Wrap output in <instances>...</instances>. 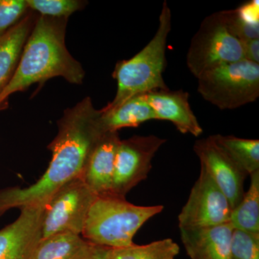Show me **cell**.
<instances>
[{
	"instance_id": "7a4b0ae2",
	"label": "cell",
	"mask_w": 259,
	"mask_h": 259,
	"mask_svg": "<svg viewBox=\"0 0 259 259\" xmlns=\"http://www.w3.org/2000/svg\"><path fill=\"white\" fill-rule=\"evenodd\" d=\"M66 20L40 15L35 20L16 71L0 94V110L10 95L33 83L57 76L74 84L83 82L85 73L82 66L66 47Z\"/></svg>"
},
{
	"instance_id": "ac0fdd59",
	"label": "cell",
	"mask_w": 259,
	"mask_h": 259,
	"mask_svg": "<svg viewBox=\"0 0 259 259\" xmlns=\"http://www.w3.org/2000/svg\"><path fill=\"white\" fill-rule=\"evenodd\" d=\"M213 140L247 175L259 171V141L213 135Z\"/></svg>"
},
{
	"instance_id": "d6986e66",
	"label": "cell",
	"mask_w": 259,
	"mask_h": 259,
	"mask_svg": "<svg viewBox=\"0 0 259 259\" xmlns=\"http://www.w3.org/2000/svg\"><path fill=\"white\" fill-rule=\"evenodd\" d=\"M227 27L241 41L259 39V3L253 0L236 9L221 11Z\"/></svg>"
},
{
	"instance_id": "9c48e42d",
	"label": "cell",
	"mask_w": 259,
	"mask_h": 259,
	"mask_svg": "<svg viewBox=\"0 0 259 259\" xmlns=\"http://www.w3.org/2000/svg\"><path fill=\"white\" fill-rule=\"evenodd\" d=\"M229 201L203 166L179 214L180 228H196L229 223Z\"/></svg>"
},
{
	"instance_id": "9a60e30c",
	"label": "cell",
	"mask_w": 259,
	"mask_h": 259,
	"mask_svg": "<svg viewBox=\"0 0 259 259\" xmlns=\"http://www.w3.org/2000/svg\"><path fill=\"white\" fill-rule=\"evenodd\" d=\"M35 23L32 15H27L0 37V94L16 71Z\"/></svg>"
},
{
	"instance_id": "4fadbf2b",
	"label": "cell",
	"mask_w": 259,
	"mask_h": 259,
	"mask_svg": "<svg viewBox=\"0 0 259 259\" xmlns=\"http://www.w3.org/2000/svg\"><path fill=\"white\" fill-rule=\"evenodd\" d=\"M181 240L191 259H231V243L235 228L231 223L180 228Z\"/></svg>"
},
{
	"instance_id": "7c38bea8",
	"label": "cell",
	"mask_w": 259,
	"mask_h": 259,
	"mask_svg": "<svg viewBox=\"0 0 259 259\" xmlns=\"http://www.w3.org/2000/svg\"><path fill=\"white\" fill-rule=\"evenodd\" d=\"M146 100L156 114L157 120L172 122L181 134L199 137L203 129L191 108L188 93L182 90H156L145 94Z\"/></svg>"
},
{
	"instance_id": "603a6c76",
	"label": "cell",
	"mask_w": 259,
	"mask_h": 259,
	"mask_svg": "<svg viewBox=\"0 0 259 259\" xmlns=\"http://www.w3.org/2000/svg\"><path fill=\"white\" fill-rule=\"evenodd\" d=\"M231 259H259V233L234 229L231 238Z\"/></svg>"
},
{
	"instance_id": "52a82bcc",
	"label": "cell",
	"mask_w": 259,
	"mask_h": 259,
	"mask_svg": "<svg viewBox=\"0 0 259 259\" xmlns=\"http://www.w3.org/2000/svg\"><path fill=\"white\" fill-rule=\"evenodd\" d=\"M96 197L82 177L61 187L46 204L41 239L58 233L81 236L89 211Z\"/></svg>"
},
{
	"instance_id": "44dd1931",
	"label": "cell",
	"mask_w": 259,
	"mask_h": 259,
	"mask_svg": "<svg viewBox=\"0 0 259 259\" xmlns=\"http://www.w3.org/2000/svg\"><path fill=\"white\" fill-rule=\"evenodd\" d=\"M179 253V245L171 238H165L146 245L111 248L109 259H175Z\"/></svg>"
},
{
	"instance_id": "8992f818",
	"label": "cell",
	"mask_w": 259,
	"mask_h": 259,
	"mask_svg": "<svg viewBox=\"0 0 259 259\" xmlns=\"http://www.w3.org/2000/svg\"><path fill=\"white\" fill-rule=\"evenodd\" d=\"M243 59V44L230 31L221 11L202 20L191 40L186 61L197 79L204 73Z\"/></svg>"
},
{
	"instance_id": "3957f363",
	"label": "cell",
	"mask_w": 259,
	"mask_h": 259,
	"mask_svg": "<svg viewBox=\"0 0 259 259\" xmlns=\"http://www.w3.org/2000/svg\"><path fill=\"white\" fill-rule=\"evenodd\" d=\"M157 30L139 53L128 60L118 61L114 70L117 93L107 108H112L136 95L168 89L163 79L166 68L167 38L171 30V11L164 1L162 5Z\"/></svg>"
},
{
	"instance_id": "ba28073f",
	"label": "cell",
	"mask_w": 259,
	"mask_h": 259,
	"mask_svg": "<svg viewBox=\"0 0 259 259\" xmlns=\"http://www.w3.org/2000/svg\"><path fill=\"white\" fill-rule=\"evenodd\" d=\"M166 140L154 136H134L120 141L116 152L111 194L125 197L152 168L153 158Z\"/></svg>"
},
{
	"instance_id": "e0dca14e",
	"label": "cell",
	"mask_w": 259,
	"mask_h": 259,
	"mask_svg": "<svg viewBox=\"0 0 259 259\" xmlns=\"http://www.w3.org/2000/svg\"><path fill=\"white\" fill-rule=\"evenodd\" d=\"M93 245L80 235L58 233L42 238L30 259H79Z\"/></svg>"
},
{
	"instance_id": "5bb4252c",
	"label": "cell",
	"mask_w": 259,
	"mask_h": 259,
	"mask_svg": "<svg viewBox=\"0 0 259 259\" xmlns=\"http://www.w3.org/2000/svg\"><path fill=\"white\" fill-rule=\"evenodd\" d=\"M120 141L118 132L105 133L90 156L82 179L97 196L111 194L116 152Z\"/></svg>"
},
{
	"instance_id": "6da1fadb",
	"label": "cell",
	"mask_w": 259,
	"mask_h": 259,
	"mask_svg": "<svg viewBox=\"0 0 259 259\" xmlns=\"http://www.w3.org/2000/svg\"><path fill=\"white\" fill-rule=\"evenodd\" d=\"M100 110L90 97L67 109L58 122V134L48 146L52 158L47 171L33 185L25 188L0 190V216L12 208L46 203L61 187L82 177L102 131Z\"/></svg>"
},
{
	"instance_id": "d4e9b609",
	"label": "cell",
	"mask_w": 259,
	"mask_h": 259,
	"mask_svg": "<svg viewBox=\"0 0 259 259\" xmlns=\"http://www.w3.org/2000/svg\"><path fill=\"white\" fill-rule=\"evenodd\" d=\"M241 42L245 60L259 64V39Z\"/></svg>"
},
{
	"instance_id": "484cf974",
	"label": "cell",
	"mask_w": 259,
	"mask_h": 259,
	"mask_svg": "<svg viewBox=\"0 0 259 259\" xmlns=\"http://www.w3.org/2000/svg\"><path fill=\"white\" fill-rule=\"evenodd\" d=\"M111 248L93 244L90 250L79 259H109Z\"/></svg>"
},
{
	"instance_id": "ffe728a7",
	"label": "cell",
	"mask_w": 259,
	"mask_h": 259,
	"mask_svg": "<svg viewBox=\"0 0 259 259\" xmlns=\"http://www.w3.org/2000/svg\"><path fill=\"white\" fill-rule=\"evenodd\" d=\"M250 177L249 188L239 204L232 209L230 223L235 229L259 233V171Z\"/></svg>"
},
{
	"instance_id": "277c9868",
	"label": "cell",
	"mask_w": 259,
	"mask_h": 259,
	"mask_svg": "<svg viewBox=\"0 0 259 259\" xmlns=\"http://www.w3.org/2000/svg\"><path fill=\"white\" fill-rule=\"evenodd\" d=\"M163 205L139 206L114 194L97 196L81 236L87 241L110 248L134 245V237L148 220L161 213Z\"/></svg>"
},
{
	"instance_id": "2e32d148",
	"label": "cell",
	"mask_w": 259,
	"mask_h": 259,
	"mask_svg": "<svg viewBox=\"0 0 259 259\" xmlns=\"http://www.w3.org/2000/svg\"><path fill=\"white\" fill-rule=\"evenodd\" d=\"M157 120L145 94L136 95L112 108L100 110V123L104 133L117 132L123 127H135L143 122Z\"/></svg>"
},
{
	"instance_id": "8fae6325",
	"label": "cell",
	"mask_w": 259,
	"mask_h": 259,
	"mask_svg": "<svg viewBox=\"0 0 259 259\" xmlns=\"http://www.w3.org/2000/svg\"><path fill=\"white\" fill-rule=\"evenodd\" d=\"M46 204L23 207L16 221L0 230V259H30L41 240Z\"/></svg>"
},
{
	"instance_id": "5b68a950",
	"label": "cell",
	"mask_w": 259,
	"mask_h": 259,
	"mask_svg": "<svg viewBox=\"0 0 259 259\" xmlns=\"http://www.w3.org/2000/svg\"><path fill=\"white\" fill-rule=\"evenodd\" d=\"M197 91L220 110H234L259 97V64L243 60L223 65L199 76Z\"/></svg>"
},
{
	"instance_id": "30bf717a",
	"label": "cell",
	"mask_w": 259,
	"mask_h": 259,
	"mask_svg": "<svg viewBox=\"0 0 259 259\" xmlns=\"http://www.w3.org/2000/svg\"><path fill=\"white\" fill-rule=\"evenodd\" d=\"M193 149L201 166L226 195L232 209H234L244 195V182L248 175L216 144L212 136L196 141Z\"/></svg>"
},
{
	"instance_id": "7402d4cb",
	"label": "cell",
	"mask_w": 259,
	"mask_h": 259,
	"mask_svg": "<svg viewBox=\"0 0 259 259\" xmlns=\"http://www.w3.org/2000/svg\"><path fill=\"white\" fill-rule=\"evenodd\" d=\"M28 8L38 12L44 16L66 18L82 8L78 0H26Z\"/></svg>"
},
{
	"instance_id": "cb8c5ba5",
	"label": "cell",
	"mask_w": 259,
	"mask_h": 259,
	"mask_svg": "<svg viewBox=\"0 0 259 259\" xmlns=\"http://www.w3.org/2000/svg\"><path fill=\"white\" fill-rule=\"evenodd\" d=\"M28 9L26 0H0V37L18 23Z\"/></svg>"
}]
</instances>
